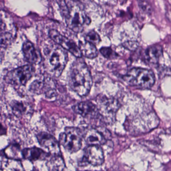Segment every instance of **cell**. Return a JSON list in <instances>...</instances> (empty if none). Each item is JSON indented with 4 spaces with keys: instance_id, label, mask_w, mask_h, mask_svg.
I'll return each mask as SVG.
<instances>
[{
    "instance_id": "cell-15",
    "label": "cell",
    "mask_w": 171,
    "mask_h": 171,
    "mask_svg": "<svg viewBox=\"0 0 171 171\" xmlns=\"http://www.w3.org/2000/svg\"><path fill=\"white\" fill-rule=\"evenodd\" d=\"M22 156L25 159L31 161H35L39 159H46L51 156L49 153L40 148H26L24 149L22 152Z\"/></svg>"
},
{
    "instance_id": "cell-8",
    "label": "cell",
    "mask_w": 171,
    "mask_h": 171,
    "mask_svg": "<svg viewBox=\"0 0 171 171\" xmlns=\"http://www.w3.org/2000/svg\"><path fill=\"white\" fill-rule=\"evenodd\" d=\"M40 145L52 156L61 155L59 143L56 139L49 133L41 132L37 135Z\"/></svg>"
},
{
    "instance_id": "cell-2",
    "label": "cell",
    "mask_w": 171,
    "mask_h": 171,
    "mask_svg": "<svg viewBox=\"0 0 171 171\" xmlns=\"http://www.w3.org/2000/svg\"><path fill=\"white\" fill-rule=\"evenodd\" d=\"M66 24L70 29L76 33L83 31L90 20L87 16L83 6L76 0H57Z\"/></svg>"
},
{
    "instance_id": "cell-5",
    "label": "cell",
    "mask_w": 171,
    "mask_h": 171,
    "mask_svg": "<svg viewBox=\"0 0 171 171\" xmlns=\"http://www.w3.org/2000/svg\"><path fill=\"white\" fill-rule=\"evenodd\" d=\"M82 138V133L78 128L67 127L60 134L59 143L69 152L75 153L81 149Z\"/></svg>"
},
{
    "instance_id": "cell-18",
    "label": "cell",
    "mask_w": 171,
    "mask_h": 171,
    "mask_svg": "<svg viewBox=\"0 0 171 171\" xmlns=\"http://www.w3.org/2000/svg\"><path fill=\"white\" fill-rule=\"evenodd\" d=\"M47 166L50 170L61 171L64 168L65 164L61 155L51 156L47 163Z\"/></svg>"
},
{
    "instance_id": "cell-19",
    "label": "cell",
    "mask_w": 171,
    "mask_h": 171,
    "mask_svg": "<svg viewBox=\"0 0 171 171\" xmlns=\"http://www.w3.org/2000/svg\"><path fill=\"white\" fill-rule=\"evenodd\" d=\"M85 40L86 41L90 43L91 44H94L95 46L99 44L101 41L99 35L96 32L94 31L89 32L86 35Z\"/></svg>"
},
{
    "instance_id": "cell-6",
    "label": "cell",
    "mask_w": 171,
    "mask_h": 171,
    "mask_svg": "<svg viewBox=\"0 0 171 171\" xmlns=\"http://www.w3.org/2000/svg\"><path fill=\"white\" fill-rule=\"evenodd\" d=\"M34 68L31 65L21 66L11 70L5 77L6 82L16 86L25 85L34 74Z\"/></svg>"
},
{
    "instance_id": "cell-20",
    "label": "cell",
    "mask_w": 171,
    "mask_h": 171,
    "mask_svg": "<svg viewBox=\"0 0 171 171\" xmlns=\"http://www.w3.org/2000/svg\"><path fill=\"white\" fill-rule=\"evenodd\" d=\"M12 107L13 111L16 116L22 115L25 113L26 108L25 107V104L18 101H13L12 103Z\"/></svg>"
},
{
    "instance_id": "cell-10",
    "label": "cell",
    "mask_w": 171,
    "mask_h": 171,
    "mask_svg": "<svg viewBox=\"0 0 171 171\" xmlns=\"http://www.w3.org/2000/svg\"><path fill=\"white\" fill-rule=\"evenodd\" d=\"M98 104L99 114L105 119H111L119 107L117 101L111 98H103Z\"/></svg>"
},
{
    "instance_id": "cell-1",
    "label": "cell",
    "mask_w": 171,
    "mask_h": 171,
    "mask_svg": "<svg viewBox=\"0 0 171 171\" xmlns=\"http://www.w3.org/2000/svg\"><path fill=\"white\" fill-rule=\"evenodd\" d=\"M41 61L47 74L50 77H58L67 63V53L56 43L49 44L44 49Z\"/></svg>"
},
{
    "instance_id": "cell-24",
    "label": "cell",
    "mask_w": 171,
    "mask_h": 171,
    "mask_svg": "<svg viewBox=\"0 0 171 171\" xmlns=\"http://www.w3.org/2000/svg\"><path fill=\"white\" fill-rule=\"evenodd\" d=\"M5 24L3 22V18L2 17L1 14L0 13V32L4 29Z\"/></svg>"
},
{
    "instance_id": "cell-22",
    "label": "cell",
    "mask_w": 171,
    "mask_h": 171,
    "mask_svg": "<svg viewBox=\"0 0 171 171\" xmlns=\"http://www.w3.org/2000/svg\"><path fill=\"white\" fill-rule=\"evenodd\" d=\"M123 46L125 48H127L129 50H135L138 47V44L136 42L129 41V42L124 43Z\"/></svg>"
},
{
    "instance_id": "cell-21",
    "label": "cell",
    "mask_w": 171,
    "mask_h": 171,
    "mask_svg": "<svg viewBox=\"0 0 171 171\" xmlns=\"http://www.w3.org/2000/svg\"><path fill=\"white\" fill-rule=\"evenodd\" d=\"M100 52L104 57L107 58H114L117 56L116 53L110 47H103L100 49Z\"/></svg>"
},
{
    "instance_id": "cell-16",
    "label": "cell",
    "mask_w": 171,
    "mask_h": 171,
    "mask_svg": "<svg viewBox=\"0 0 171 171\" xmlns=\"http://www.w3.org/2000/svg\"><path fill=\"white\" fill-rule=\"evenodd\" d=\"M162 53L163 49L161 46H152L145 51L144 59L149 64H156L159 61Z\"/></svg>"
},
{
    "instance_id": "cell-9",
    "label": "cell",
    "mask_w": 171,
    "mask_h": 171,
    "mask_svg": "<svg viewBox=\"0 0 171 171\" xmlns=\"http://www.w3.org/2000/svg\"><path fill=\"white\" fill-rule=\"evenodd\" d=\"M84 161L92 166H100L104 163V152L100 146L88 145L84 150Z\"/></svg>"
},
{
    "instance_id": "cell-11",
    "label": "cell",
    "mask_w": 171,
    "mask_h": 171,
    "mask_svg": "<svg viewBox=\"0 0 171 171\" xmlns=\"http://www.w3.org/2000/svg\"><path fill=\"white\" fill-rule=\"evenodd\" d=\"M73 110L75 113L84 117H94L99 114L97 107L90 102H82L74 105Z\"/></svg>"
},
{
    "instance_id": "cell-25",
    "label": "cell",
    "mask_w": 171,
    "mask_h": 171,
    "mask_svg": "<svg viewBox=\"0 0 171 171\" xmlns=\"http://www.w3.org/2000/svg\"><path fill=\"white\" fill-rule=\"evenodd\" d=\"M5 129L1 124H0V133L1 134H4L5 133Z\"/></svg>"
},
{
    "instance_id": "cell-7",
    "label": "cell",
    "mask_w": 171,
    "mask_h": 171,
    "mask_svg": "<svg viewBox=\"0 0 171 171\" xmlns=\"http://www.w3.org/2000/svg\"><path fill=\"white\" fill-rule=\"evenodd\" d=\"M49 35L54 42L62 47L65 50H67L77 58H80L82 57V54L81 53L78 46L73 41L69 39L68 38L60 34L55 30H50Z\"/></svg>"
},
{
    "instance_id": "cell-12",
    "label": "cell",
    "mask_w": 171,
    "mask_h": 171,
    "mask_svg": "<svg viewBox=\"0 0 171 171\" xmlns=\"http://www.w3.org/2000/svg\"><path fill=\"white\" fill-rule=\"evenodd\" d=\"M31 90L36 94L45 93L48 97H53L56 94L54 87H53L52 82L45 81L37 80L33 82L30 86Z\"/></svg>"
},
{
    "instance_id": "cell-14",
    "label": "cell",
    "mask_w": 171,
    "mask_h": 171,
    "mask_svg": "<svg viewBox=\"0 0 171 171\" xmlns=\"http://www.w3.org/2000/svg\"><path fill=\"white\" fill-rule=\"evenodd\" d=\"M23 52L25 58L30 63L37 64L41 61V54L30 42L27 41L24 44Z\"/></svg>"
},
{
    "instance_id": "cell-23",
    "label": "cell",
    "mask_w": 171,
    "mask_h": 171,
    "mask_svg": "<svg viewBox=\"0 0 171 171\" xmlns=\"http://www.w3.org/2000/svg\"><path fill=\"white\" fill-rule=\"evenodd\" d=\"M140 7L142 8V9L143 10L146 11V12H148V11L150 10V9H148V7L149 6L148 5V3H146V2L142 1L140 3Z\"/></svg>"
},
{
    "instance_id": "cell-17",
    "label": "cell",
    "mask_w": 171,
    "mask_h": 171,
    "mask_svg": "<svg viewBox=\"0 0 171 171\" xmlns=\"http://www.w3.org/2000/svg\"><path fill=\"white\" fill-rule=\"evenodd\" d=\"M78 47L82 56L86 58H94L98 55V51L95 46L86 40L80 41Z\"/></svg>"
},
{
    "instance_id": "cell-3",
    "label": "cell",
    "mask_w": 171,
    "mask_h": 171,
    "mask_svg": "<svg viewBox=\"0 0 171 171\" xmlns=\"http://www.w3.org/2000/svg\"><path fill=\"white\" fill-rule=\"evenodd\" d=\"M69 85L78 95L84 97L89 94L92 85L91 73L85 62L77 60L72 65L68 77Z\"/></svg>"
},
{
    "instance_id": "cell-13",
    "label": "cell",
    "mask_w": 171,
    "mask_h": 171,
    "mask_svg": "<svg viewBox=\"0 0 171 171\" xmlns=\"http://www.w3.org/2000/svg\"><path fill=\"white\" fill-rule=\"evenodd\" d=\"M84 138L88 145L100 146L106 142V139L103 133L95 128L88 129L85 132Z\"/></svg>"
},
{
    "instance_id": "cell-4",
    "label": "cell",
    "mask_w": 171,
    "mask_h": 171,
    "mask_svg": "<svg viewBox=\"0 0 171 171\" xmlns=\"http://www.w3.org/2000/svg\"><path fill=\"white\" fill-rule=\"evenodd\" d=\"M130 86L142 88L152 87L155 82V76L152 70L141 68H133L123 77Z\"/></svg>"
}]
</instances>
